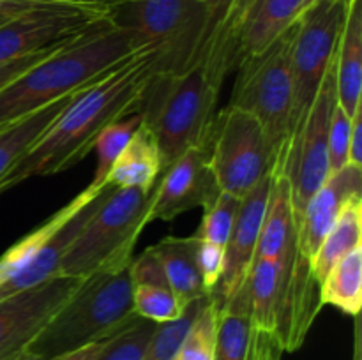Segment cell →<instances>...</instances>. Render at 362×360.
Returning a JSON list of instances; mask_svg holds the SVG:
<instances>
[{
	"label": "cell",
	"mask_w": 362,
	"mask_h": 360,
	"mask_svg": "<svg viewBox=\"0 0 362 360\" xmlns=\"http://www.w3.org/2000/svg\"><path fill=\"white\" fill-rule=\"evenodd\" d=\"M158 71L159 53L148 46L78 92L7 173L0 184V194L32 176L57 175L83 161L105 127L140 112L145 92Z\"/></svg>",
	"instance_id": "cell-1"
},
{
	"label": "cell",
	"mask_w": 362,
	"mask_h": 360,
	"mask_svg": "<svg viewBox=\"0 0 362 360\" xmlns=\"http://www.w3.org/2000/svg\"><path fill=\"white\" fill-rule=\"evenodd\" d=\"M140 49L129 32L106 18L0 88V129L83 90Z\"/></svg>",
	"instance_id": "cell-2"
},
{
	"label": "cell",
	"mask_w": 362,
	"mask_h": 360,
	"mask_svg": "<svg viewBox=\"0 0 362 360\" xmlns=\"http://www.w3.org/2000/svg\"><path fill=\"white\" fill-rule=\"evenodd\" d=\"M225 80L198 53L177 73L152 78L140 113L158 140L163 169L189 148L207 147Z\"/></svg>",
	"instance_id": "cell-3"
},
{
	"label": "cell",
	"mask_w": 362,
	"mask_h": 360,
	"mask_svg": "<svg viewBox=\"0 0 362 360\" xmlns=\"http://www.w3.org/2000/svg\"><path fill=\"white\" fill-rule=\"evenodd\" d=\"M131 261L85 277L27 352L41 360H55L92 342L106 341L133 321L138 314L133 307Z\"/></svg>",
	"instance_id": "cell-4"
},
{
	"label": "cell",
	"mask_w": 362,
	"mask_h": 360,
	"mask_svg": "<svg viewBox=\"0 0 362 360\" xmlns=\"http://www.w3.org/2000/svg\"><path fill=\"white\" fill-rule=\"evenodd\" d=\"M152 191L113 189L99 203L60 261L57 277L85 279L103 268L129 263L147 222Z\"/></svg>",
	"instance_id": "cell-5"
},
{
	"label": "cell",
	"mask_w": 362,
	"mask_h": 360,
	"mask_svg": "<svg viewBox=\"0 0 362 360\" xmlns=\"http://www.w3.org/2000/svg\"><path fill=\"white\" fill-rule=\"evenodd\" d=\"M349 0H313L304 7L292 39V109L286 140L272 166H283L310 106L334 60Z\"/></svg>",
	"instance_id": "cell-6"
},
{
	"label": "cell",
	"mask_w": 362,
	"mask_h": 360,
	"mask_svg": "<svg viewBox=\"0 0 362 360\" xmlns=\"http://www.w3.org/2000/svg\"><path fill=\"white\" fill-rule=\"evenodd\" d=\"M209 16L204 0H127L108 9L112 23L129 32L138 46L158 49V74L177 73L189 62Z\"/></svg>",
	"instance_id": "cell-7"
},
{
	"label": "cell",
	"mask_w": 362,
	"mask_h": 360,
	"mask_svg": "<svg viewBox=\"0 0 362 360\" xmlns=\"http://www.w3.org/2000/svg\"><path fill=\"white\" fill-rule=\"evenodd\" d=\"M293 27L296 23L264 49L240 60L235 69L232 95L226 104L251 113L262 124L276 155L285 145L292 109L290 53Z\"/></svg>",
	"instance_id": "cell-8"
},
{
	"label": "cell",
	"mask_w": 362,
	"mask_h": 360,
	"mask_svg": "<svg viewBox=\"0 0 362 360\" xmlns=\"http://www.w3.org/2000/svg\"><path fill=\"white\" fill-rule=\"evenodd\" d=\"M108 18L87 0H4L0 66L69 42Z\"/></svg>",
	"instance_id": "cell-9"
},
{
	"label": "cell",
	"mask_w": 362,
	"mask_h": 360,
	"mask_svg": "<svg viewBox=\"0 0 362 360\" xmlns=\"http://www.w3.org/2000/svg\"><path fill=\"white\" fill-rule=\"evenodd\" d=\"M211 166L219 191L244 198L274 164V148L262 124L251 113L225 106L212 122L207 141Z\"/></svg>",
	"instance_id": "cell-10"
},
{
	"label": "cell",
	"mask_w": 362,
	"mask_h": 360,
	"mask_svg": "<svg viewBox=\"0 0 362 360\" xmlns=\"http://www.w3.org/2000/svg\"><path fill=\"white\" fill-rule=\"evenodd\" d=\"M338 102L336 97V55L325 73L324 81L310 106L303 127L290 148L283 166H272L286 173L292 186L293 215L297 228L306 210L308 201L320 189L329 176L327 136L332 112Z\"/></svg>",
	"instance_id": "cell-11"
},
{
	"label": "cell",
	"mask_w": 362,
	"mask_h": 360,
	"mask_svg": "<svg viewBox=\"0 0 362 360\" xmlns=\"http://www.w3.org/2000/svg\"><path fill=\"white\" fill-rule=\"evenodd\" d=\"M83 279L52 277L0 300V360L25 352Z\"/></svg>",
	"instance_id": "cell-12"
},
{
	"label": "cell",
	"mask_w": 362,
	"mask_h": 360,
	"mask_svg": "<svg viewBox=\"0 0 362 360\" xmlns=\"http://www.w3.org/2000/svg\"><path fill=\"white\" fill-rule=\"evenodd\" d=\"M218 194L207 147L189 148L163 169L161 180L152 189L147 222L172 221L187 210L205 208Z\"/></svg>",
	"instance_id": "cell-13"
},
{
	"label": "cell",
	"mask_w": 362,
	"mask_h": 360,
	"mask_svg": "<svg viewBox=\"0 0 362 360\" xmlns=\"http://www.w3.org/2000/svg\"><path fill=\"white\" fill-rule=\"evenodd\" d=\"M271 180L272 169L240 201L239 214H237L228 244H226L225 270H223L218 286L211 293L218 307L225 300H228L250 275L251 263L257 254L265 208H267Z\"/></svg>",
	"instance_id": "cell-14"
},
{
	"label": "cell",
	"mask_w": 362,
	"mask_h": 360,
	"mask_svg": "<svg viewBox=\"0 0 362 360\" xmlns=\"http://www.w3.org/2000/svg\"><path fill=\"white\" fill-rule=\"evenodd\" d=\"M357 194H362V168L349 162L338 172L329 173L327 180L308 201L297 228V247L310 265L343 207Z\"/></svg>",
	"instance_id": "cell-15"
},
{
	"label": "cell",
	"mask_w": 362,
	"mask_h": 360,
	"mask_svg": "<svg viewBox=\"0 0 362 360\" xmlns=\"http://www.w3.org/2000/svg\"><path fill=\"white\" fill-rule=\"evenodd\" d=\"M133 307L138 316L154 323L173 321L182 314L179 300L173 295L161 263L151 247L131 261Z\"/></svg>",
	"instance_id": "cell-16"
},
{
	"label": "cell",
	"mask_w": 362,
	"mask_h": 360,
	"mask_svg": "<svg viewBox=\"0 0 362 360\" xmlns=\"http://www.w3.org/2000/svg\"><path fill=\"white\" fill-rule=\"evenodd\" d=\"M115 189L113 186H106L105 189L99 193V196H95L90 203L85 205L81 210H78L59 232L55 233L52 240L48 242V246L34 258L30 265L27 268L20 272L18 275H14L13 279L6 282V284L0 286V300L6 299V296L14 295L18 292H23V289L32 288L35 284H41V282L48 281V279L57 277V270L60 267V261L66 256L67 249L71 247V244L74 242L76 235L80 233V229L83 228L85 222L90 219V215L94 214L95 208L99 207L103 200L108 196L112 191Z\"/></svg>",
	"instance_id": "cell-17"
},
{
	"label": "cell",
	"mask_w": 362,
	"mask_h": 360,
	"mask_svg": "<svg viewBox=\"0 0 362 360\" xmlns=\"http://www.w3.org/2000/svg\"><path fill=\"white\" fill-rule=\"evenodd\" d=\"M296 246L297 222L293 215L292 186L286 173L272 168L267 208H265L255 258L281 261L283 256Z\"/></svg>",
	"instance_id": "cell-18"
},
{
	"label": "cell",
	"mask_w": 362,
	"mask_h": 360,
	"mask_svg": "<svg viewBox=\"0 0 362 360\" xmlns=\"http://www.w3.org/2000/svg\"><path fill=\"white\" fill-rule=\"evenodd\" d=\"M362 0H349L336 48V97L350 116L362 106Z\"/></svg>",
	"instance_id": "cell-19"
},
{
	"label": "cell",
	"mask_w": 362,
	"mask_h": 360,
	"mask_svg": "<svg viewBox=\"0 0 362 360\" xmlns=\"http://www.w3.org/2000/svg\"><path fill=\"white\" fill-rule=\"evenodd\" d=\"M197 246L198 242L193 235H170L151 246V251L161 263L170 288L182 309H186L194 300L209 295L202 281L200 268H198Z\"/></svg>",
	"instance_id": "cell-20"
},
{
	"label": "cell",
	"mask_w": 362,
	"mask_h": 360,
	"mask_svg": "<svg viewBox=\"0 0 362 360\" xmlns=\"http://www.w3.org/2000/svg\"><path fill=\"white\" fill-rule=\"evenodd\" d=\"M163 172L161 150L151 127L141 120L126 148L120 152L115 164L110 169L106 184L119 187H136L152 191L159 173Z\"/></svg>",
	"instance_id": "cell-21"
},
{
	"label": "cell",
	"mask_w": 362,
	"mask_h": 360,
	"mask_svg": "<svg viewBox=\"0 0 362 360\" xmlns=\"http://www.w3.org/2000/svg\"><path fill=\"white\" fill-rule=\"evenodd\" d=\"M303 9L304 0H247L239 37L240 60L288 30Z\"/></svg>",
	"instance_id": "cell-22"
},
{
	"label": "cell",
	"mask_w": 362,
	"mask_h": 360,
	"mask_svg": "<svg viewBox=\"0 0 362 360\" xmlns=\"http://www.w3.org/2000/svg\"><path fill=\"white\" fill-rule=\"evenodd\" d=\"M106 186H108V184H106ZM105 187L95 189V187L87 186L81 193H78L73 200L67 201L60 210H57L52 217L46 219L41 226H37V228L32 229L28 235H25L23 239L18 240L16 244H13V246L0 256V286L6 284V282L9 281V279H13L14 275L20 274L23 268H27L28 265L34 261V258L48 246V242L55 236V233L59 232V229L62 228L78 210H81L85 205L90 203L95 196H99V193H101Z\"/></svg>",
	"instance_id": "cell-23"
},
{
	"label": "cell",
	"mask_w": 362,
	"mask_h": 360,
	"mask_svg": "<svg viewBox=\"0 0 362 360\" xmlns=\"http://www.w3.org/2000/svg\"><path fill=\"white\" fill-rule=\"evenodd\" d=\"M253 313L247 279L218 307L214 360H246L253 337Z\"/></svg>",
	"instance_id": "cell-24"
},
{
	"label": "cell",
	"mask_w": 362,
	"mask_h": 360,
	"mask_svg": "<svg viewBox=\"0 0 362 360\" xmlns=\"http://www.w3.org/2000/svg\"><path fill=\"white\" fill-rule=\"evenodd\" d=\"M76 94L78 92L64 95L52 104L45 106V108L25 116V119L0 129V184L6 179L7 173L14 168V164L23 157L25 152L59 119L60 113L76 97Z\"/></svg>",
	"instance_id": "cell-25"
},
{
	"label": "cell",
	"mask_w": 362,
	"mask_h": 360,
	"mask_svg": "<svg viewBox=\"0 0 362 360\" xmlns=\"http://www.w3.org/2000/svg\"><path fill=\"white\" fill-rule=\"evenodd\" d=\"M359 246H362V194L349 200L331 232L311 258V274L315 281L320 284L331 268Z\"/></svg>",
	"instance_id": "cell-26"
},
{
	"label": "cell",
	"mask_w": 362,
	"mask_h": 360,
	"mask_svg": "<svg viewBox=\"0 0 362 360\" xmlns=\"http://www.w3.org/2000/svg\"><path fill=\"white\" fill-rule=\"evenodd\" d=\"M322 307L332 306L349 316H357L362 307V246L350 251L331 268L318 284Z\"/></svg>",
	"instance_id": "cell-27"
},
{
	"label": "cell",
	"mask_w": 362,
	"mask_h": 360,
	"mask_svg": "<svg viewBox=\"0 0 362 360\" xmlns=\"http://www.w3.org/2000/svg\"><path fill=\"white\" fill-rule=\"evenodd\" d=\"M247 284L255 328L274 334L281 302V263L269 258H255Z\"/></svg>",
	"instance_id": "cell-28"
},
{
	"label": "cell",
	"mask_w": 362,
	"mask_h": 360,
	"mask_svg": "<svg viewBox=\"0 0 362 360\" xmlns=\"http://www.w3.org/2000/svg\"><path fill=\"white\" fill-rule=\"evenodd\" d=\"M141 120H144V116L138 112L110 124L108 127L101 131V134L95 140L94 148H92L98 154V166H95L94 176H92V182L88 186L95 187V189H101V187L106 186L110 169L113 168L117 157L126 148L127 141L131 140V136L138 129Z\"/></svg>",
	"instance_id": "cell-29"
},
{
	"label": "cell",
	"mask_w": 362,
	"mask_h": 360,
	"mask_svg": "<svg viewBox=\"0 0 362 360\" xmlns=\"http://www.w3.org/2000/svg\"><path fill=\"white\" fill-rule=\"evenodd\" d=\"M218 306L209 293L186 339L172 360H214Z\"/></svg>",
	"instance_id": "cell-30"
},
{
	"label": "cell",
	"mask_w": 362,
	"mask_h": 360,
	"mask_svg": "<svg viewBox=\"0 0 362 360\" xmlns=\"http://www.w3.org/2000/svg\"><path fill=\"white\" fill-rule=\"evenodd\" d=\"M205 299H207V295L191 302L177 320L158 323L154 335H152L151 342L147 346L144 360H172L175 356L177 349L182 344V341L186 339L191 325L197 320Z\"/></svg>",
	"instance_id": "cell-31"
},
{
	"label": "cell",
	"mask_w": 362,
	"mask_h": 360,
	"mask_svg": "<svg viewBox=\"0 0 362 360\" xmlns=\"http://www.w3.org/2000/svg\"><path fill=\"white\" fill-rule=\"evenodd\" d=\"M158 323L136 316L108 339L95 360H144Z\"/></svg>",
	"instance_id": "cell-32"
},
{
	"label": "cell",
	"mask_w": 362,
	"mask_h": 360,
	"mask_svg": "<svg viewBox=\"0 0 362 360\" xmlns=\"http://www.w3.org/2000/svg\"><path fill=\"white\" fill-rule=\"evenodd\" d=\"M240 201H243V198L219 191L218 196L204 208V217H202L200 226L193 233L194 239L207 240V242H214L226 247L233 222L239 214Z\"/></svg>",
	"instance_id": "cell-33"
},
{
	"label": "cell",
	"mask_w": 362,
	"mask_h": 360,
	"mask_svg": "<svg viewBox=\"0 0 362 360\" xmlns=\"http://www.w3.org/2000/svg\"><path fill=\"white\" fill-rule=\"evenodd\" d=\"M350 131H352V116L343 112L336 102L329 124L327 154H329V173H334L349 164L350 150Z\"/></svg>",
	"instance_id": "cell-34"
},
{
	"label": "cell",
	"mask_w": 362,
	"mask_h": 360,
	"mask_svg": "<svg viewBox=\"0 0 362 360\" xmlns=\"http://www.w3.org/2000/svg\"><path fill=\"white\" fill-rule=\"evenodd\" d=\"M197 261L202 281H204L205 289L212 293L218 286L219 279H221L223 270H225L226 247L214 242H207V240H197Z\"/></svg>",
	"instance_id": "cell-35"
},
{
	"label": "cell",
	"mask_w": 362,
	"mask_h": 360,
	"mask_svg": "<svg viewBox=\"0 0 362 360\" xmlns=\"http://www.w3.org/2000/svg\"><path fill=\"white\" fill-rule=\"evenodd\" d=\"M283 353L285 352L276 334L255 328L246 360H281Z\"/></svg>",
	"instance_id": "cell-36"
},
{
	"label": "cell",
	"mask_w": 362,
	"mask_h": 360,
	"mask_svg": "<svg viewBox=\"0 0 362 360\" xmlns=\"http://www.w3.org/2000/svg\"><path fill=\"white\" fill-rule=\"evenodd\" d=\"M78 37H80V35H78ZM73 41H74V39H73ZM64 44H67V42H64ZM64 44L55 46V48L42 49V52H37V53H30V55L13 60V62L2 64V66H0V88L6 87V85L11 83L13 80H16L20 74H23L25 71L30 69V67H34L35 64H39V62H42L45 59H48L52 53H55L57 49L62 48Z\"/></svg>",
	"instance_id": "cell-37"
},
{
	"label": "cell",
	"mask_w": 362,
	"mask_h": 360,
	"mask_svg": "<svg viewBox=\"0 0 362 360\" xmlns=\"http://www.w3.org/2000/svg\"><path fill=\"white\" fill-rule=\"evenodd\" d=\"M362 106L352 115V131H350V150L349 162L350 164L361 166L362 168Z\"/></svg>",
	"instance_id": "cell-38"
},
{
	"label": "cell",
	"mask_w": 362,
	"mask_h": 360,
	"mask_svg": "<svg viewBox=\"0 0 362 360\" xmlns=\"http://www.w3.org/2000/svg\"><path fill=\"white\" fill-rule=\"evenodd\" d=\"M106 341H108V339H106ZM106 341L92 342V344L83 346V348H80V349H74V352H71V353H66V355L59 356V359H55V360H95L98 359L99 353H101L103 346H105Z\"/></svg>",
	"instance_id": "cell-39"
},
{
	"label": "cell",
	"mask_w": 362,
	"mask_h": 360,
	"mask_svg": "<svg viewBox=\"0 0 362 360\" xmlns=\"http://www.w3.org/2000/svg\"><path fill=\"white\" fill-rule=\"evenodd\" d=\"M87 2H92V4H99V6L106 7V9H110V7L113 6H119V4H124L127 2V0H87Z\"/></svg>",
	"instance_id": "cell-40"
},
{
	"label": "cell",
	"mask_w": 362,
	"mask_h": 360,
	"mask_svg": "<svg viewBox=\"0 0 362 360\" xmlns=\"http://www.w3.org/2000/svg\"><path fill=\"white\" fill-rule=\"evenodd\" d=\"M6 360H41V359H37V356L32 355L30 352H27V349H25V352L18 353V355L11 356V359H6Z\"/></svg>",
	"instance_id": "cell-41"
},
{
	"label": "cell",
	"mask_w": 362,
	"mask_h": 360,
	"mask_svg": "<svg viewBox=\"0 0 362 360\" xmlns=\"http://www.w3.org/2000/svg\"><path fill=\"white\" fill-rule=\"evenodd\" d=\"M204 2H207L209 6H216V4H219L221 0H204Z\"/></svg>",
	"instance_id": "cell-42"
},
{
	"label": "cell",
	"mask_w": 362,
	"mask_h": 360,
	"mask_svg": "<svg viewBox=\"0 0 362 360\" xmlns=\"http://www.w3.org/2000/svg\"><path fill=\"white\" fill-rule=\"evenodd\" d=\"M2 14H4V0H2V6H0V18H2Z\"/></svg>",
	"instance_id": "cell-43"
},
{
	"label": "cell",
	"mask_w": 362,
	"mask_h": 360,
	"mask_svg": "<svg viewBox=\"0 0 362 360\" xmlns=\"http://www.w3.org/2000/svg\"><path fill=\"white\" fill-rule=\"evenodd\" d=\"M311 2H313V0H304V7H306L308 4H311ZM303 11H304V9H303Z\"/></svg>",
	"instance_id": "cell-44"
},
{
	"label": "cell",
	"mask_w": 362,
	"mask_h": 360,
	"mask_svg": "<svg viewBox=\"0 0 362 360\" xmlns=\"http://www.w3.org/2000/svg\"><path fill=\"white\" fill-rule=\"evenodd\" d=\"M0 6H2V0H0Z\"/></svg>",
	"instance_id": "cell-45"
}]
</instances>
